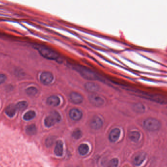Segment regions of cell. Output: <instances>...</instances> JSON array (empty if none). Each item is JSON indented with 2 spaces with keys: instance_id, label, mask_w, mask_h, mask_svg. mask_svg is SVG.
<instances>
[{
  "instance_id": "e0dca14e",
  "label": "cell",
  "mask_w": 167,
  "mask_h": 167,
  "mask_svg": "<svg viewBox=\"0 0 167 167\" xmlns=\"http://www.w3.org/2000/svg\"><path fill=\"white\" fill-rule=\"evenodd\" d=\"M37 127L35 124L28 125L26 128V132L27 134L29 135H33L37 133Z\"/></svg>"
},
{
  "instance_id": "484cf974",
  "label": "cell",
  "mask_w": 167,
  "mask_h": 167,
  "mask_svg": "<svg viewBox=\"0 0 167 167\" xmlns=\"http://www.w3.org/2000/svg\"><path fill=\"white\" fill-rule=\"evenodd\" d=\"M6 79H7V77H6L5 74H0V85L5 82Z\"/></svg>"
},
{
  "instance_id": "2e32d148",
  "label": "cell",
  "mask_w": 167,
  "mask_h": 167,
  "mask_svg": "<svg viewBox=\"0 0 167 167\" xmlns=\"http://www.w3.org/2000/svg\"><path fill=\"white\" fill-rule=\"evenodd\" d=\"M140 136L141 135L140 133L137 131H131L129 135V137L130 140L135 143H137L139 141L140 138Z\"/></svg>"
},
{
  "instance_id": "7402d4cb",
  "label": "cell",
  "mask_w": 167,
  "mask_h": 167,
  "mask_svg": "<svg viewBox=\"0 0 167 167\" xmlns=\"http://www.w3.org/2000/svg\"><path fill=\"white\" fill-rule=\"evenodd\" d=\"M133 109L136 112L138 113H143L145 110V107L141 104H135L133 107Z\"/></svg>"
},
{
  "instance_id": "8fae6325",
  "label": "cell",
  "mask_w": 167,
  "mask_h": 167,
  "mask_svg": "<svg viewBox=\"0 0 167 167\" xmlns=\"http://www.w3.org/2000/svg\"><path fill=\"white\" fill-rule=\"evenodd\" d=\"M47 104L52 107H57L59 106L61 103L60 98L56 95L50 96L48 97L46 100Z\"/></svg>"
},
{
  "instance_id": "ffe728a7",
  "label": "cell",
  "mask_w": 167,
  "mask_h": 167,
  "mask_svg": "<svg viewBox=\"0 0 167 167\" xmlns=\"http://www.w3.org/2000/svg\"><path fill=\"white\" fill-rule=\"evenodd\" d=\"M27 106H28L27 103L25 101H22L18 103L16 105V107L17 110L19 111H23L27 108Z\"/></svg>"
},
{
  "instance_id": "603a6c76",
  "label": "cell",
  "mask_w": 167,
  "mask_h": 167,
  "mask_svg": "<svg viewBox=\"0 0 167 167\" xmlns=\"http://www.w3.org/2000/svg\"><path fill=\"white\" fill-rule=\"evenodd\" d=\"M82 136V132L79 129H76L72 133V137L76 139H78Z\"/></svg>"
},
{
  "instance_id": "7a4b0ae2",
  "label": "cell",
  "mask_w": 167,
  "mask_h": 167,
  "mask_svg": "<svg viewBox=\"0 0 167 167\" xmlns=\"http://www.w3.org/2000/svg\"><path fill=\"white\" fill-rule=\"evenodd\" d=\"M75 69L84 78L89 80H97L99 79V76L97 74L89 68L78 66L75 67Z\"/></svg>"
},
{
  "instance_id": "d6986e66",
  "label": "cell",
  "mask_w": 167,
  "mask_h": 167,
  "mask_svg": "<svg viewBox=\"0 0 167 167\" xmlns=\"http://www.w3.org/2000/svg\"><path fill=\"white\" fill-rule=\"evenodd\" d=\"M89 150V146L85 144H82L79 146L78 152L80 155H85L88 152Z\"/></svg>"
},
{
  "instance_id": "30bf717a",
  "label": "cell",
  "mask_w": 167,
  "mask_h": 167,
  "mask_svg": "<svg viewBox=\"0 0 167 167\" xmlns=\"http://www.w3.org/2000/svg\"><path fill=\"white\" fill-rule=\"evenodd\" d=\"M120 133H121V131L119 129L115 128L113 129L109 133V141L112 143H114L117 141L119 138Z\"/></svg>"
},
{
  "instance_id": "4fadbf2b",
  "label": "cell",
  "mask_w": 167,
  "mask_h": 167,
  "mask_svg": "<svg viewBox=\"0 0 167 167\" xmlns=\"http://www.w3.org/2000/svg\"><path fill=\"white\" fill-rule=\"evenodd\" d=\"M85 88L89 92H95L99 90V86L94 82H89L85 84Z\"/></svg>"
},
{
  "instance_id": "5b68a950",
  "label": "cell",
  "mask_w": 167,
  "mask_h": 167,
  "mask_svg": "<svg viewBox=\"0 0 167 167\" xmlns=\"http://www.w3.org/2000/svg\"><path fill=\"white\" fill-rule=\"evenodd\" d=\"M40 81L44 85H48L52 82L54 79L52 74L49 72H44L40 75Z\"/></svg>"
},
{
  "instance_id": "ac0fdd59",
  "label": "cell",
  "mask_w": 167,
  "mask_h": 167,
  "mask_svg": "<svg viewBox=\"0 0 167 167\" xmlns=\"http://www.w3.org/2000/svg\"><path fill=\"white\" fill-rule=\"evenodd\" d=\"M36 114L35 111H29L24 114L23 119L26 121H30L35 117Z\"/></svg>"
},
{
  "instance_id": "44dd1931",
  "label": "cell",
  "mask_w": 167,
  "mask_h": 167,
  "mask_svg": "<svg viewBox=\"0 0 167 167\" xmlns=\"http://www.w3.org/2000/svg\"><path fill=\"white\" fill-rule=\"evenodd\" d=\"M26 92L29 96H34L37 94L38 90L35 87H31L26 89Z\"/></svg>"
},
{
  "instance_id": "d4e9b609",
  "label": "cell",
  "mask_w": 167,
  "mask_h": 167,
  "mask_svg": "<svg viewBox=\"0 0 167 167\" xmlns=\"http://www.w3.org/2000/svg\"><path fill=\"white\" fill-rule=\"evenodd\" d=\"M118 165V160L117 158H113L109 161L107 167H117Z\"/></svg>"
},
{
  "instance_id": "6da1fadb",
  "label": "cell",
  "mask_w": 167,
  "mask_h": 167,
  "mask_svg": "<svg viewBox=\"0 0 167 167\" xmlns=\"http://www.w3.org/2000/svg\"><path fill=\"white\" fill-rule=\"evenodd\" d=\"M35 48L43 57L48 60H56L59 57L58 53L50 48L40 45H36Z\"/></svg>"
},
{
  "instance_id": "8992f818",
  "label": "cell",
  "mask_w": 167,
  "mask_h": 167,
  "mask_svg": "<svg viewBox=\"0 0 167 167\" xmlns=\"http://www.w3.org/2000/svg\"><path fill=\"white\" fill-rule=\"evenodd\" d=\"M89 100L92 105L96 107L102 106L104 104V99L96 94H92L89 96Z\"/></svg>"
},
{
  "instance_id": "9a60e30c",
  "label": "cell",
  "mask_w": 167,
  "mask_h": 167,
  "mask_svg": "<svg viewBox=\"0 0 167 167\" xmlns=\"http://www.w3.org/2000/svg\"><path fill=\"white\" fill-rule=\"evenodd\" d=\"M17 109L15 105L13 104H10L5 109V113L7 116L10 118L13 117L16 113Z\"/></svg>"
},
{
  "instance_id": "52a82bcc",
  "label": "cell",
  "mask_w": 167,
  "mask_h": 167,
  "mask_svg": "<svg viewBox=\"0 0 167 167\" xmlns=\"http://www.w3.org/2000/svg\"><path fill=\"white\" fill-rule=\"evenodd\" d=\"M103 122L99 116H94L90 122V126L94 130H98L102 127Z\"/></svg>"
},
{
  "instance_id": "4316f807",
  "label": "cell",
  "mask_w": 167,
  "mask_h": 167,
  "mask_svg": "<svg viewBox=\"0 0 167 167\" xmlns=\"http://www.w3.org/2000/svg\"><path fill=\"white\" fill-rule=\"evenodd\" d=\"M165 79H167V77H166Z\"/></svg>"
},
{
  "instance_id": "7c38bea8",
  "label": "cell",
  "mask_w": 167,
  "mask_h": 167,
  "mask_svg": "<svg viewBox=\"0 0 167 167\" xmlns=\"http://www.w3.org/2000/svg\"><path fill=\"white\" fill-rule=\"evenodd\" d=\"M146 158V154L145 153L141 152L138 154L133 159V164L137 166L141 165L145 161Z\"/></svg>"
},
{
  "instance_id": "ba28073f",
  "label": "cell",
  "mask_w": 167,
  "mask_h": 167,
  "mask_svg": "<svg viewBox=\"0 0 167 167\" xmlns=\"http://www.w3.org/2000/svg\"><path fill=\"white\" fill-rule=\"evenodd\" d=\"M69 116L72 120L79 121L83 116V113L80 109L74 108L70 110L69 113Z\"/></svg>"
},
{
  "instance_id": "3957f363",
  "label": "cell",
  "mask_w": 167,
  "mask_h": 167,
  "mask_svg": "<svg viewBox=\"0 0 167 167\" xmlns=\"http://www.w3.org/2000/svg\"><path fill=\"white\" fill-rule=\"evenodd\" d=\"M61 120V116L57 111H51L50 114L45 118L44 124L47 128H50Z\"/></svg>"
},
{
  "instance_id": "277c9868",
  "label": "cell",
  "mask_w": 167,
  "mask_h": 167,
  "mask_svg": "<svg viewBox=\"0 0 167 167\" xmlns=\"http://www.w3.org/2000/svg\"><path fill=\"white\" fill-rule=\"evenodd\" d=\"M144 128L150 131H156L160 128V122L155 118H149L145 119L143 122Z\"/></svg>"
},
{
  "instance_id": "cb8c5ba5",
  "label": "cell",
  "mask_w": 167,
  "mask_h": 167,
  "mask_svg": "<svg viewBox=\"0 0 167 167\" xmlns=\"http://www.w3.org/2000/svg\"><path fill=\"white\" fill-rule=\"evenodd\" d=\"M56 140V137H48L46 138L45 142V144L46 147H51L52 145H53V144L54 143L55 141Z\"/></svg>"
},
{
  "instance_id": "9c48e42d",
  "label": "cell",
  "mask_w": 167,
  "mask_h": 167,
  "mask_svg": "<svg viewBox=\"0 0 167 167\" xmlns=\"http://www.w3.org/2000/svg\"><path fill=\"white\" fill-rule=\"evenodd\" d=\"M70 100L74 104H81L83 101V97L82 95L78 92H72L70 95Z\"/></svg>"
},
{
  "instance_id": "5bb4252c",
  "label": "cell",
  "mask_w": 167,
  "mask_h": 167,
  "mask_svg": "<svg viewBox=\"0 0 167 167\" xmlns=\"http://www.w3.org/2000/svg\"><path fill=\"white\" fill-rule=\"evenodd\" d=\"M54 153L58 156H61L63 154V143L61 140H58L56 142Z\"/></svg>"
}]
</instances>
